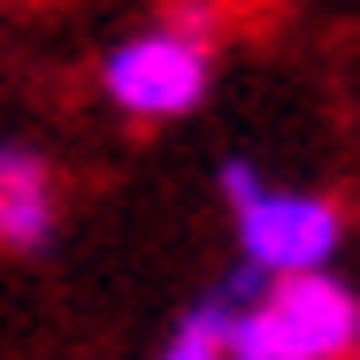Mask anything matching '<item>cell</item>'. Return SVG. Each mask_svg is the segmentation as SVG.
<instances>
[{"instance_id":"obj_1","label":"cell","mask_w":360,"mask_h":360,"mask_svg":"<svg viewBox=\"0 0 360 360\" xmlns=\"http://www.w3.org/2000/svg\"><path fill=\"white\" fill-rule=\"evenodd\" d=\"M360 345V284L338 269L269 276L230 322V360H345Z\"/></svg>"},{"instance_id":"obj_3","label":"cell","mask_w":360,"mask_h":360,"mask_svg":"<svg viewBox=\"0 0 360 360\" xmlns=\"http://www.w3.org/2000/svg\"><path fill=\"white\" fill-rule=\"evenodd\" d=\"M238 222V269L269 276H299V269H338L345 253V207L314 184H261L245 200H230Z\"/></svg>"},{"instance_id":"obj_2","label":"cell","mask_w":360,"mask_h":360,"mask_svg":"<svg viewBox=\"0 0 360 360\" xmlns=\"http://www.w3.org/2000/svg\"><path fill=\"white\" fill-rule=\"evenodd\" d=\"M215 84V39H207V8H184L169 23H146L131 39L108 46L100 62V92L115 115L131 123H176L207 100Z\"/></svg>"},{"instance_id":"obj_5","label":"cell","mask_w":360,"mask_h":360,"mask_svg":"<svg viewBox=\"0 0 360 360\" xmlns=\"http://www.w3.org/2000/svg\"><path fill=\"white\" fill-rule=\"evenodd\" d=\"M253 291H261V276L238 269L222 291L192 299V307L169 322V338H161V353H153V360H230V322H238V307H245Z\"/></svg>"},{"instance_id":"obj_6","label":"cell","mask_w":360,"mask_h":360,"mask_svg":"<svg viewBox=\"0 0 360 360\" xmlns=\"http://www.w3.org/2000/svg\"><path fill=\"white\" fill-rule=\"evenodd\" d=\"M345 360H360V345H353V353H345Z\"/></svg>"},{"instance_id":"obj_4","label":"cell","mask_w":360,"mask_h":360,"mask_svg":"<svg viewBox=\"0 0 360 360\" xmlns=\"http://www.w3.org/2000/svg\"><path fill=\"white\" fill-rule=\"evenodd\" d=\"M54 169L46 153L23 139H0V245L8 253H39L54 238Z\"/></svg>"}]
</instances>
